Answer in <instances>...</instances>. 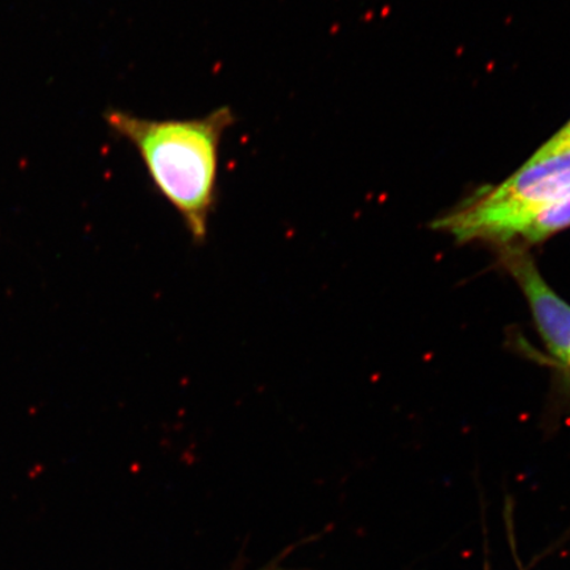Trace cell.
Here are the masks:
<instances>
[{
	"label": "cell",
	"instance_id": "5b68a950",
	"mask_svg": "<svg viewBox=\"0 0 570 570\" xmlns=\"http://www.w3.org/2000/svg\"><path fill=\"white\" fill-rule=\"evenodd\" d=\"M566 151H570V120L558 134H554L546 145L541 146L531 158L541 159Z\"/></svg>",
	"mask_w": 570,
	"mask_h": 570
},
{
	"label": "cell",
	"instance_id": "7a4b0ae2",
	"mask_svg": "<svg viewBox=\"0 0 570 570\" xmlns=\"http://www.w3.org/2000/svg\"><path fill=\"white\" fill-rule=\"evenodd\" d=\"M570 191V151L532 159L508 180L463 203L433 223L458 240L508 244Z\"/></svg>",
	"mask_w": 570,
	"mask_h": 570
},
{
	"label": "cell",
	"instance_id": "6da1fadb",
	"mask_svg": "<svg viewBox=\"0 0 570 570\" xmlns=\"http://www.w3.org/2000/svg\"><path fill=\"white\" fill-rule=\"evenodd\" d=\"M110 130L137 149L149 180L197 244L208 237L218 198L220 145L235 122L229 106L187 119H149L112 109Z\"/></svg>",
	"mask_w": 570,
	"mask_h": 570
},
{
	"label": "cell",
	"instance_id": "277c9868",
	"mask_svg": "<svg viewBox=\"0 0 570 570\" xmlns=\"http://www.w3.org/2000/svg\"><path fill=\"white\" fill-rule=\"evenodd\" d=\"M570 227V191L560 202L539 214L533 223L527 227L522 237L529 244H539L541 240L552 237L553 234Z\"/></svg>",
	"mask_w": 570,
	"mask_h": 570
},
{
	"label": "cell",
	"instance_id": "3957f363",
	"mask_svg": "<svg viewBox=\"0 0 570 570\" xmlns=\"http://www.w3.org/2000/svg\"><path fill=\"white\" fill-rule=\"evenodd\" d=\"M504 265L522 288L548 351L570 367V305L547 284L525 253L510 249Z\"/></svg>",
	"mask_w": 570,
	"mask_h": 570
}]
</instances>
